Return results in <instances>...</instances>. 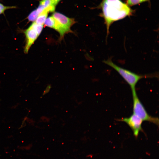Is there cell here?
<instances>
[{"mask_svg": "<svg viewBox=\"0 0 159 159\" xmlns=\"http://www.w3.org/2000/svg\"><path fill=\"white\" fill-rule=\"evenodd\" d=\"M100 6L106 26V38L113 23L131 15L133 11L127 4L120 0H102Z\"/></svg>", "mask_w": 159, "mask_h": 159, "instance_id": "6da1fadb", "label": "cell"}, {"mask_svg": "<svg viewBox=\"0 0 159 159\" xmlns=\"http://www.w3.org/2000/svg\"><path fill=\"white\" fill-rule=\"evenodd\" d=\"M103 62L115 69L130 86L131 90H135V86L139 81L146 77L140 75L120 67L114 63L111 59H109Z\"/></svg>", "mask_w": 159, "mask_h": 159, "instance_id": "7a4b0ae2", "label": "cell"}, {"mask_svg": "<svg viewBox=\"0 0 159 159\" xmlns=\"http://www.w3.org/2000/svg\"><path fill=\"white\" fill-rule=\"evenodd\" d=\"M52 16L55 21L54 29L59 33L60 39H62L65 34L72 32L71 27L76 23L74 19L69 18L57 12H54Z\"/></svg>", "mask_w": 159, "mask_h": 159, "instance_id": "3957f363", "label": "cell"}, {"mask_svg": "<svg viewBox=\"0 0 159 159\" xmlns=\"http://www.w3.org/2000/svg\"><path fill=\"white\" fill-rule=\"evenodd\" d=\"M133 99V114L140 118L143 121H147L159 125V119L152 117L147 112L143 105L137 96L136 90L132 91Z\"/></svg>", "mask_w": 159, "mask_h": 159, "instance_id": "277c9868", "label": "cell"}, {"mask_svg": "<svg viewBox=\"0 0 159 159\" xmlns=\"http://www.w3.org/2000/svg\"><path fill=\"white\" fill-rule=\"evenodd\" d=\"M119 120L124 122L127 124L136 138L138 137L140 131L142 130V125L143 121L133 113L129 117L122 118Z\"/></svg>", "mask_w": 159, "mask_h": 159, "instance_id": "5b68a950", "label": "cell"}, {"mask_svg": "<svg viewBox=\"0 0 159 159\" xmlns=\"http://www.w3.org/2000/svg\"><path fill=\"white\" fill-rule=\"evenodd\" d=\"M26 42L24 52L27 53L32 45L36 40L39 35L36 31L30 26L24 32Z\"/></svg>", "mask_w": 159, "mask_h": 159, "instance_id": "8992f818", "label": "cell"}, {"mask_svg": "<svg viewBox=\"0 0 159 159\" xmlns=\"http://www.w3.org/2000/svg\"><path fill=\"white\" fill-rule=\"evenodd\" d=\"M48 13V11L44 10L39 14L34 22L38 24L43 25L47 17Z\"/></svg>", "mask_w": 159, "mask_h": 159, "instance_id": "52a82bcc", "label": "cell"}, {"mask_svg": "<svg viewBox=\"0 0 159 159\" xmlns=\"http://www.w3.org/2000/svg\"><path fill=\"white\" fill-rule=\"evenodd\" d=\"M55 23V19L53 16H52L47 18L44 24L45 26L54 29Z\"/></svg>", "mask_w": 159, "mask_h": 159, "instance_id": "ba28073f", "label": "cell"}, {"mask_svg": "<svg viewBox=\"0 0 159 159\" xmlns=\"http://www.w3.org/2000/svg\"><path fill=\"white\" fill-rule=\"evenodd\" d=\"M30 26L36 31L39 36L41 34L43 28V25L37 24L35 22L32 23Z\"/></svg>", "mask_w": 159, "mask_h": 159, "instance_id": "9c48e42d", "label": "cell"}, {"mask_svg": "<svg viewBox=\"0 0 159 159\" xmlns=\"http://www.w3.org/2000/svg\"><path fill=\"white\" fill-rule=\"evenodd\" d=\"M39 14L36 9L35 10L31 12L28 16V19L30 21H35Z\"/></svg>", "mask_w": 159, "mask_h": 159, "instance_id": "30bf717a", "label": "cell"}, {"mask_svg": "<svg viewBox=\"0 0 159 159\" xmlns=\"http://www.w3.org/2000/svg\"><path fill=\"white\" fill-rule=\"evenodd\" d=\"M149 0H126L127 4L128 6H132Z\"/></svg>", "mask_w": 159, "mask_h": 159, "instance_id": "8fae6325", "label": "cell"}, {"mask_svg": "<svg viewBox=\"0 0 159 159\" xmlns=\"http://www.w3.org/2000/svg\"><path fill=\"white\" fill-rule=\"evenodd\" d=\"M51 4V0H42L40 1L39 4L43 7L44 10Z\"/></svg>", "mask_w": 159, "mask_h": 159, "instance_id": "7c38bea8", "label": "cell"}, {"mask_svg": "<svg viewBox=\"0 0 159 159\" xmlns=\"http://www.w3.org/2000/svg\"><path fill=\"white\" fill-rule=\"evenodd\" d=\"M14 8H15V6H5L0 3V14L3 13L4 11L6 9Z\"/></svg>", "mask_w": 159, "mask_h": 159, "instance_id": "4fadbf2b", "label": "cell"}, {"mask_svg": "<svg viewBox=\"0 0 159 159\" xmlns=\"http://www.w3.org/2000/svg\"><path fill=\"white\" fill-rule=\"evenodd\" d=\"M61 0H51V4L52 6L56 7V5Z\"/></svg>", "mask_w": 159, "mask_h": 159, "instance_id": "5bb4252c", "label": "cell"}, {"mask_svg": "<svg viewBox=\"0 0 159 159\" xmlns=\"http://www.w3.org/2000/svg\"><path fill=\"white\" fill-rule=\"evenodd\" d=\"M50 90V88L48 87H47V89L44 91V93H43V95L45 94L46 93H47L48 92H49V90Z\"/></svg>", "mask_w": 159, "mask_h": 159, "instance_id": "9a60e30c", "label": "cell"}]
</instances>
